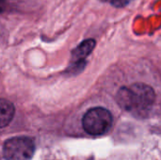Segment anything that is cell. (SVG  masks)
Listing matches in <instances>:
<instances>
[{
	"instance_id": "cell-4",
	"label": "cell",
	"mask_w": 161,
	"mask_h": 160,
	"mask_svg": "<svg viewBox=\"0 0 161 160\" xmlns=\"http://www.w3.org/2000/svg\"><path fill=\"white\" fill-rule=\"evenodd\" d=\"M95 46V41L92 39L86 40L82 41L74 51L72 54V59L74 62L78 63L84 61V59L92 53Z\"/></svg>"
},
{
	"instance_id": "cell-3",
	"label": "cell",
	"mask_w": 161,
	"mask_h": 160,
	"mask_svg": "<svg viewBox=\"0 0 161 160\" xmlns=\"http://www.w3.org/2000/svg\"><path fill=\"white\" fill-rule=\"evenodd\" d=\"M3 152L7 160H30L35 152V145L29 138H12L5 142Z\"/></svg>"
},
{
	"instance_id": "cell-5",
	"label": "cell",
	"mask_w": 161,
	"mask_h": 160,
	"mask_svg": "<svg viewBox=\"0 0 161 160\" xmlns=\"http://www.w3.org/2000/svg\"><path fill=\"white\" fill-rule=\"evenodd\" d=\"M13 105L5 99H0V128L7 126L14 116Z\"/></svg>"
},
{
	"instance_id": "cell-7",
	"label": "cell",
	"mask_w": 161,
	"mask_h": 160,
	"mask_svg": "<svg viewBox=\"0 0 161 160\" xmlns=\"http://www.w3.org/2000/svg\"><path fill=\"white\" fill-rule=\"evenodd\" d=\"M6 8V0H0V13L3 12Z\"/></svg>"
},
{
	"instance_id": "cell-6",
	"label": "cell",
	"mask_w": 161,
	"mask_h": 160,
	"mask_svg": "<svg viewBox=\"0 0 161 160\" xmlns=\"http://www.w3.org/2000/svg\"><path fill=\"white\" fill-rule=\"evenodd\" d=\"M130 0H109V2L115 6V7H123V6H125Z\"/></svg>"
},
{
	"instance_id": "cell-2",
	"label": "cell",
	"mask_w": 161,
	"mask_h": 160,
	"mask_svg": "<svg viewBox=\"0 0 161 160\" xmlns=\"http://www.w3.org/2000/svg\"><path fill=\"white\" fill-rule=\"evenodd\" d=\"M111 113L103 108H94L86 112L82 119L84 130L92 136L106 134L112 126Z\"/></svg>"
},
{
	"instance_id": "cell-1",
	"label": "cell",
	"mask_w": 161,
	"mask_h": 160,
	"mask_svg": "<svg viewBox=\"0 0 161 160\" xmlns=\"http://www.w3.org/2000/svg\"><path fill=\"white\" fill-rule=\"evenodd\" d=\"M153 89L142 83L122 88L117 94V102L125 110L138 116L146 115L155 103Z\"/></svg>"
}]
</instances>
